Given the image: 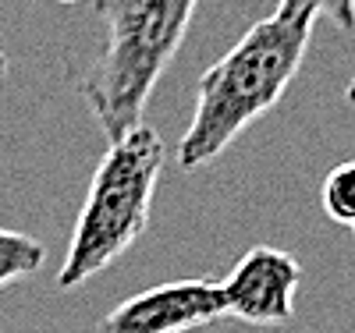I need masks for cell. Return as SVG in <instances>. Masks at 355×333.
I'll list each match as a JSON object with an SVG mask.
<instances>
[{"mask_svg": "<svg viewBox=\"0 0 355 333\" xmlns=\"http://www.w3.org/2000/svg\"><path fill=\"white\" fill-rule=\"evenodd\" d=\"M352 100H355V85H352Z\"/></svg>", "mask_w": 355, "mask_h": 333, "instance_id": "11", "label": "cell"}, {"mask_svg": "<svg viewBox=\"0 0 355 333\" xmlns=\"http://www.w3.org/2000/svg\"><path fill=\"white\" fill-rule=\"evenodd\" d=\"M196 4L199 0H96L107 39L78 78V93L110 142L142 125L160 75L189 36Z\"/></svg>", "mask_w": 355, "mask_h": 333, "instance_id": "2", "label": "cell"}, {"mask_svg": "<svg viewBox=\"0 0 355 333\" xmlns=\"http://www.w3.org/2000/svg\"><path fill=\"white\" fill-rule=\"evenodd\" d=\"M302 4L313 15L331 18L338 28H345V33H352V28H355V0H302Z\"/></svg>", "mask_w": 355, "mask_h": 333, "instance_id": "8", "label": "cell"}, {"mask_svg": "<svg viewBox=\"0 0 355 333\" xmlns=\"http://www.w3.org/2000/svg\"><path fill=\"white\" fill-rule=\"evenodd\" d=\"M316 15L302 0H277V11L256 21L196 85V114L178 142V163L196 170L217 160L252 120L281 103L309 50Z\"/></svg>", "mask_w": 355, "mask_h": 333, "instance_id": "1", "label": "cell"}, {"mask_svg": "<svg viewBox=\"0 0 355 333\" xmlns=\"http://www.w3.org/2000/svg\"><path fill=\"white\" fill-rule=\"evenodd\" d=\"M4 71H8V57H4V53H0V75H4Z\"/></svg>", "mask_w": 355, "mask_h": 333, "instance_id": "9", "label": "cell"}, {"mask_svg": "<svg viewBox=\"0 0 355 333\" xmlns=\"http://www.w3.org/2000/svg\"><path fill=\"white\" fill-rule=\"evenodd\" d=\"M46 249L36 237L18 234V231H0V287H8L11 280L33 277L43 266Z\"/></svg>", "mask_w": 355, "mask_h": 333, "instance_id": "6", "label": "cell"}, {"mask_svg": "<svg viewBox=\"0 0 355 333\" xmlns=\"http://www.w3.org/2000/svg\"><path fill=\"white\" fill-rule=\"evenodd\" d=\"M352 234H355V224H352Z\"/></svg>", "mask_w": 355, "mask_h": 333, "instance_id": "12", "label": "cell"}, {"mask_svg": "<svg viewBox=\"0 0 355 333\" xmlns=\"http://www.w3.org/2000/svg\"><path fill=\"white\" fill-rule=\"evenodd\" d=\"M220 316L217 280H171L121 301L100 319V333H189Z\"/></svg>", "mask_w": 355, "mask_h": 333, "instance_id": "5", "label": "cell"}, {"mask_svg": "<svg viewBox=\"0 0 355 333\" xmlns=\"http://www.w3.org/2000/svg\"><path fill=\"white\" fill-rule=\"evenodd\" d=\"M164 163L167 149L160 135L146 125L107 145V156L100 160L78 209L64 262L57 269V287L68 291L85 284L146 234Z\"/></svg>", "mask_w": 355, "mask_h": 333, "instance_id": "3", "label": "cell"}, {"mask_svg": "<svg viewBox=\"0 0 355 333\" xmlns=\"http://www.w3.org/2000/svg\"><path fill=\"white\" fill-rule=\"evenodd\" d=\"M323 213H327L334 224L352 227L355 224V160L338 163L327 177H323Z\"/></svg>", "mask_w": 355, "mask_h": 333, "instance_id": "7", "label": "cell"}, {"mask_svg": "<svg viewBox=\"0 0 355 333\" xmlns=\"http://www.w3.org/2000/svg\"><path fill=\"white\" fill-rule=\"evenodd\" d=\"M299 284H302L299 259L274 245H256L234 262V269L217 287L224 301V316L252 326H277L291 319Z\"/></svg>", "mask_w": 355, "mask_h": 333, "instance_id": "4", "label": "cell"}, {"mask_svg": "<svg viewBox=\"0 0 355 333\" xmlns=\"http://www.w3.org/2000/svg\"><path fill=\"white\" fill-rule=\"evenodd\" d=\"M57 4H82V0H57Z\"/></svg>", "mask_w": 355, "mask_h": 333, "instance_id": "10", "label": "cell"}]
</instances>
